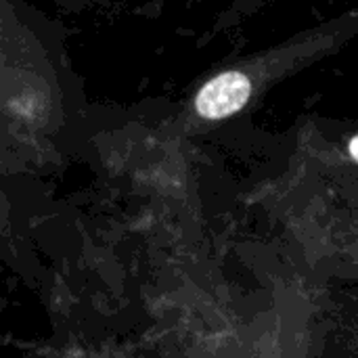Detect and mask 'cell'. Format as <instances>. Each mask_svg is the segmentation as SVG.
I'll list each match as a JSON object with an SVG mask.
<instances>
[{
    "label": "cell",
    "mask_w": 358,
    "mask_h": 358,
    "mask_svg": "<svg viewBox=\"0 0 358 358\" xmlns=\"http://www.w3.org/2000/svg\"><path fill=\"white\" fill-rule=\"evenodd\" d=\"M348 151H350V155H352V159L358 162V134L350 141V145H348Z\"/></svg>",
    "instance_id": "2"
},
{
    "label": "cell",
    "mask_w": 358,
    "mask_h": 358,
    "mask_svg": "<svg viewBox=\"0 0 358 358\" xmlns=\"http://www.w3.org/2000/svg\"><path fill=\"white\" fill-rule=\"evenodd\" d=\"M252 96V82L245 73L229 69L201 86L195 96V111L206 120H224L239 113Z\"/></svg>",
    "instance_id": "1"
}]
</instances>
